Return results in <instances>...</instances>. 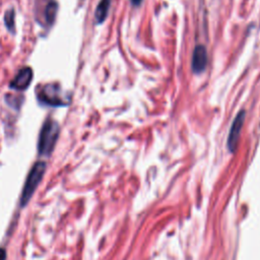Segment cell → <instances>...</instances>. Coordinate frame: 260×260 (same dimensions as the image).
Returning <instances> with one entry per match:
<instances>
[{"mask_svg":"<svg viewBox=\"0 0 260 260\" xmlns=\"http://www.w3.org/2000/svg\"><path fill=\"white\" fill-rule=\"evenodd\" d=\"M60 133V127L51 117H47L40 130L38 139V152L42 157H50Z\"/></svg>","mask_w":260,"mask_h":260,"instance_id":"1","label":"cell"},{"mask_svg":"<svg viewBox=\"0 0 260 260\" xmlns=\"http://www.w3.org/2000/svg\"><path fill=\"white\" fill-rule=\"evenodd\" d=\"M46 169L47 165L45 162L40 161L34 164V166L32 167L27 176L25 185H23L22 191L20 194V200H19L20 207H25L29 204L35 191L37 190L39 184L43 179Z\"/></svg>","mask_w":260,"mask_h":260,"instance_id":"2","label":"cell"},{"mask_svg":"<svg viewBox=\"0 0 260 260\" xmlns=\"http://www.w3.org/2000/svg\"><path fill=\"white\" fill-rule=\"evenodd\" d=\"M37 99L43 104L50 107H64L69 104V96L62 92L61 87L57 84L39 85L36 90Z\"/></svg>","mask_w":260,"mask_h":260,"instance_id":"3","label":"cell"},{"mask_svg":"<svg viewBox=\"0 0 260 260\" xmlns=\"http://www.w3.org/2000/svg\"><path fill=\"white\" fill-rule=\"evenodd\" d=\"M58 3L56 0H36L35 2V18L45 29H50L56 20Z\"/></svg>","mask_w":260,"mask_h":260,"instance_id":"4","label":"cell"},{"mask_svg":"<svg viewBox=\"0 0 260 260\" xmlns=\"http://www.w3.org/2000/svg\"><path fill=\"white\" fill-rule=\"evenodd\" d=\"M244 121H245V111H240L234 119L229 132L228 149L231 152H235V150L237 149Z\"/></svg>","mask_w":260,"mask_h":260,"instance_id":"5","label":"cell"},{"mask_svg":"<svg viewBox=\"0 0 260 260\" xmlns=\"http://www.w3.org/2000/svg\"><path fill=\"white\" fill-rule=\"evenodd\" d=\"M33 69L29 66L22 67L17 74L15 78L10 81L9 88L16 91H25L27 90L33 80Z\"/></svg>","mask_w":260,"mask_h":260,"instance_id":"6","label":"cell"},{"mask_svg":"<svg viewBox=\"0 0 260 260\" xmlns=\"http://www.w3.org/2000/svg\"><path fill=\"white\" fill-rule=\"evenodd\" d=\"M207 65V51L205 47L203 45H198L195 47L192 55L191 67L192 72L196 74H203Z\"/></svg>","mask_w":260,"mask_h":260,"instance_id":"7","label":"cell"},{"mask_svg":"<svg viewBox=\"0 0 260 260\" xmlns=\"http://www.w3.org/2000/svg\"><path fill=\"white\" fill-rule=\"evenodd\" d=\"M110 5L111 0H100L96 8V13H94V19H96L97 23H102L105 21L106 18L108 17Z\"/></svg>","mask_w":260,"mask_h":260,"instance_id":"8","label":"cell"},{"mask_svg":"<svg viewBox=\"0 0 260 260\" xmlns=\"http://www.w3.org/2000/svg\"><path fill=\"white\" fill-rule=\"evenodd\" d=\"M15 19H16L15 10H14V8H10L9 10H7L6 13H5V16H4V23H5V26H6L7 30L11 34H15V32H16Z\"/></svg>","mask_w":260,"mask_h":260,"instance_id":"9","label":"cell"},{"mask_svg":"<svg viewBox=\"0 0 260 260\" xmlns=\"http://www.w3.org/2000/svg\"><path fill=\"white\" fill-rule=\"evenodd\" d=\"M5 101L7 105H9L10 107H13L16 110H19L20 108V106L23 102V97L22 96H16V94H10L7 93L5 96Z\"/></svg>","mask_w":260,"mask_h":260,"instance_id":"10","label":"cell"},{"mask_svg":"<svg viewBox=\"0 0 260 260\" xmlns=\"http://www.w3.org/2000/svg\"><path fill=\"white\" fill-rule=\"evenodd\" d=\"M0 260H6V250L0 247Z\"/></svg>","mask_w":260,"mask_h":260,"instance_id":"11","label":"cell"},{"mask_svg":"<svg viewBox=\"0 0 260 260\" xmlns=\"http://www.w3.org/2000/svg\"><path fill=\"white\" fill-rule=\"evenodd\" d=\"M141 1H143V0H131V3L134 5V6H138Z\"/></svg>","mask_w":260,"mask_h":260,"instance_id":"12","label":"cell"}]
</instances>
